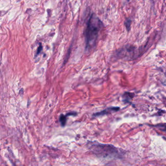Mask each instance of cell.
Returning <instances> with one entry per match:
<instances>
[{
  "mask_svg": "<svg viewBox=\"0 0 166 166\" xmlns=\"http://www.w3.org/2000/svg\"><path fill=\"white\" fill-rule=\"evenodd\" d=\"M102 27L103 24L101 20L93 14L90 17L86 30V48L90 49L95 45Z\"/></svg>",
  "mask_w": 166,
  "mask_h": 166,
  "instance_id": "6da1fadb",
  "label": "cell"
},
{
  "mask_svg": "<svg viewBox=\"0 0 166 166\" xmlns=\"http://www.w3.org/2000/svg\"><path fill=\"white\" fill-rule=\"evenodd\" d=\"M90 147V149L93 154L100 157H117L119 154L117 148L109 144L93 143Z\"/></svg>",
  "mask_w": 166,
  "mask_h": 166,
  "instance_id": "7a4b0ae2",
  "label": "cell"
},
{
  "mask_svg": "<svg viewBox=\"0 0 166 166\" xmlns=\"http://www.w3.org/2000/svg\"><path fill=\"white\" fill-rule=\"evenodd\" d=\"M119 110V107H110L105 109L101 112L96 113L93 114V116H103L105 114H109L114 112H116Z\"/></svg>",
  "mask_w": 166,
  "mask_h": 166,
  "instance_id": "3957f363",
  "label": "cell"
},
{
  "mask_svg": "<svg viewBox=\"0 0 166 166\" xmlns=\"http://www.w3.org/2000/svg\"><path fill=\"white\" fill-rule=\"evenodd\" d=\"M77 114V113H75V112L69 113H67V114H66L65 115L61 114L60 116L59 120H60V123H61L62 126H64L65 125L66 121H67V118L68 116H76Z\"/></svg>",
  "mask_w": 166,
  "mask_h": 166,
  "instance_id": "277c9868",
  "label": "cell"
},
{
  "mask_svg": "<svg viewBox=\"0 0 166 166\" xmlns=\"http://www.w3.org/2000/svg\"><path fill=\"white\" fill-rule=\"evenodd\" d=\"M131 20L130 19H127V20H126L125 22V25L126 29H127L128 31H129L131 28Z\"/></svg>",
  "mask_w": 166,
  "mask_h": 166,
  "instance_id": "5b68a950",
  "label": "cell"
},
{
  "mask_svg": "<svg viewBox=\"0 0 166 166\" xmlns=\"http://www.w3.org/2000/svg\"><path fill=\"white\" fill-rule=\"evenodd\" d=\"M164 84H165V85H166V80H165V82L164 83Z\"/></svg>",
  "mask_w": 166,
  "mask_h": 166,
  "instance_id": "8992f818",
  "label": "cell"
}]
</instances>
